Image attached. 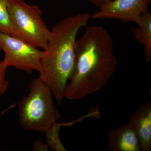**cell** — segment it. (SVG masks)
Segmentation results:
<instances>
[{"mask_svg":"<svg viewBox=\"0 0 151 151\" xmlns=\"http://www.w3.org/2000/svg\"><path fill=\"white\" fill-rule=\"evenodd\" d=\"M75 67L64 98L80 100L100 90L116 72L118 60L113 39L101 26L86 27L75 42Z\"/></svg>","mask_w":151,"mask_h":151,"instance_id":"cell-1","label":"cell"},{"mask_svg":"<svg viewBox=\"0 0 151 151\" xmlns=\"http://www.w3.org/2000/svg\"><path fill=\"white\" fill-rule=\"evenodd\" d=\"M91 15L82 13L60 21L52 28L45 56L41 61L40 78L50 89L57 103H62L68 82L75 67V42L81 28L86 27Z\"/></svg>","mask_w":151,"mask_h":151,"instance_id":"cell-2","label":"cell"},{"mask_svg":"<svg viewBox=\"0 0 151 151\" xmlns=\"http://www.w3.org/2000/svg\"><path fill=\"white\" fill-rule=\"evenodd\" d=\"M29 88V94L19 103V123L26 131L47 134L58 125L60 117L53 94L39 77L32 80Z\"/></svg>","mask_w":151,"mask_h":151,"instance_id":"cell-3","label":"cell"},{"mask_svg":"<svg viewBox=\"0 0 151 151\" xmlns=\"http://www.w3.org/2000/svg\"><path fill=\"white\" fill-rule=\"evenodd\" d=\"M8 8L15 36L45 49L52 32L42 20L39 7L24 0H8Z\"/></svg>","mask_w":151,"mask_h":151,"instance_id":"cell-4","label":"cell"},{"mask_svg":"<svg viewBox=\"0 0 151 151\" xmlns=\"http://www.w3.org/2000/svg\"><path fill=\"white\" fill-rule=\"evenodd\" d=\"M0 48L4 53V58L0 65L6 70L9 67L31 73L41 70V61L45 55V50L13 36L0 32Z\"/></svg>","mask_w":151,"mask_h":151,"instance_id":"cell-5","label":"cell"},{"mask_svg":"<svg viewBox=\"0 0 151 151\" xmlns=\"http://www.w3.org/2000/svg\"><path fill=\"white\" fill-rule=\"evenodd\" d=\"M151 0H113L91 16L93 19H113L123 23L133 22L139 25L141 17L149 11Z\"/></svg>","mask_w":151,"mask_h":151,"instance_id":"cell-6","label":"cell"},{"mask_svg":"<svg viewBox=\"0 0 151 151\" xmlns=\"http://www.w3.org/2000/svg\"><path fill=\"white\" fill-rule=\"evenodd\" d=\"M128 124L137 137L142 151H150L151 101L141 105L132 113Z\"/></svg>","mask_w":151,"mask_h":151,"instance_id":"cell-7","label":"cell"},{"mask_svg":"<svg viewBox=\"0 0 151 151\" xmlns=\"http://www.w3.org/2000/svg\"><path fill=\"white\" fill-rule=\"evenodd\" d=\"M107 145L111 151H142L137 137L128 123L110 131Z\"/></svg>","mask_w":151,"mask_h":151,"instance_id":"cell-8","label":"cell"},{"mask_svg":"<svg viewBox=\"0 0 151 151\" xmlns=\"http://www.w3.org/2000/svg\"><path fill=\"white\" fill-rule=\"evenodd\" d=\"M137 28H131V31L138 42L144 46L145 62L149 63L151 60V14L150 11L141 17L140 23Z\"/></svg>","mask_w":151,"mask_h":151,"instance_id":"cell-9","label":"cell"},{"mask_svg":"<svg viewBox=\"0 0 151 151\" xmlns=\"http://www.w3.org/2000/svg\"><path fill=\"white\" fill-rule=\"evenodd\" d=\"M0 32L15 36L8 8V0H0Z\"/></svg>","mask_w":151,"mask_h":151,"instance_id":"cell-10","label":"cell"},{"mask_svg":"<svg viewBox=\"0 0 151 151\" xmlns=\"http://www.w3.org/2000/svg\"><path fill=\"white\" fill-rule=\"evenodd\" d=\"M1 50L0 48V52ZM6 71L0 65V97L5 93L9 87L8 81L6 78Z\"/></svg>","mask_w":151,"mask_h":151,"instance_id":"cell-11","label":"cell"},{"mask_svg":"<svg viewBox=\"0 0 151 151\" xmlns=\"http://www.w3.org/2000/svg\"><path fill=\"white\" fill-rule=\"evenodd\" d=\"M89 2L98 8H103L105 6L111 2L112 0H85Z\"/></svg>","mask_w":151,"mask_h":151,"instance_id":"cell-12","label":"cell"},{"mask_svg":"<svg viewBox=\"0 0 151 151\" xmlns=\"http://www.w3.org/2000/svg\"><path fill=\"white\" fill-rule=\"evenodd\" d=\"M48 147L47 145H45L42 141L37 140L34 143L32 150L35 151H47Z\"/></svg>","mask_w":151,"mask_h":151,"instance_id":"cell-13","label":"cell"}]
</instances>
